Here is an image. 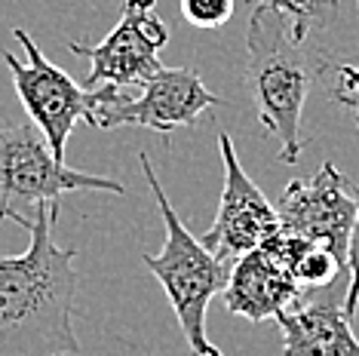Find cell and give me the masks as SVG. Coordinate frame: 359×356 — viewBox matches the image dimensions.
Returning <instances> with one entry per match:
<instances>
[{
    "mask_svg": "<svg viewBox=\"0 0 359 356\" xmlns=\"http://www.w3.org/2000/svg\"><path fill=\"white\" fill-rule=\"evenodd\" d=\"M62 206L46 203L34 212L31 242L22 255L0 258V356H74L77 249L53 240Z\"/></svg>",
    "mask_w": 359,
    "mask_h": 356,
    "instance_id": "1",
    "label": "cell"
},
{
    "mask_svg": "<svg viewBox=\"0 0 359 356\" xmlns=\"http://www.w3.org/2000/svg\"><path fill=\"white\" fill-rule=\"evenodd\" d=\"M246 83L255 99V114L264 135L280 139V160L298 163L304 151L301 117L323 68V53L292 37L289 19L276 10L255 6L246 25Z\"/></svg>",
    "mask_w": 359,
    "mask_h": 356,
    "instance_id": "2",
    "label": "cell"
},
{
    "mask_svg": "<svg viewBox=\"0 0 359 356\" xmlns=\"http://www.w3.org/2000/svg\"><path fill=\"white\" fill-rule=\"evenodd\" d=\"M138 166H142L144 178H148V188L154 193V200H157L163 228H166L163 249L157 255L144 252L142 261L154 273V280L163 286V292H166L191 353L194 356H224L206 338V313H209L212 298L218 292H224L227 280H231V261L209 252L203 246V240H197L187 231V224L178 218L172 203H169L148 153H138Z\"/></svg>",
    "mask_w": 359,
    "mask_h": 356,
    "instance_id": "3",
    "label": "cell"
},
{
    "mask_svg": "<svg viewBox=\"0 0 359 356\" xmlns=\"http://www.w3.org/2000/svg\"><path fill=\"white\" fill-rule=\"evenodd\" d=\"M71 191L126 193L117 178L89 175L55 160L31 120L0 126V221H15L28 231L40 206L59 203Z\"/></svg>",
    "mask_w": 359,
    "mask_h": 356,
    "instance_id": "4",
    "label": "cell"
},
{
    "mask_svg": "<svg viewBox=\"0 0 359 356\" xmlns=\"http://www.w3.org/2000/svg\"><path fill=\"white\" fill-rule=\"evenodd\" d=\"M227 104L203 83L194 68H160L138 95H129L120 86L89 89V117L86 123L95 129H151V132H175V129L197 126L206 111Z\"/></svg>",
    "mask_w": 359,
    "mask_h": 356,
    "instance_id": "5",
    "label": "cell"
},
{
    "mask_svg": "<svg viewBox=\"0 0 359 356\" xmlns=\"http://www.w3.org/2000/svg\"><path fill=\"white\" fill-rule=\"evenodd\" d=\"M13 37L19 40L28 59L22 62L19 55L4 50L0 53L4 64L10 68L13 86L19 93L22 104H25L31 123L43 132L55 160L65 163V148H68V139L74 132L77 120L89 117V89L77 86L68 71H62L59 64L46 59L43 50L34 43V37L25 28H13Z\"/></svg>",
    "mask_w": 359,
    "mask_h": 356,
    "instance_id": "6",
    "label": "cell"
},
{
    "mask_svg": "<svg viewBox=\"0 0 359 356\" xmlns=\"http://www.w3.org/2000/svg\"><path fill=\"white\" fill-rule=\"evenodd\" d=\"M169 43V25L160 19L157 0H126L123 15L111 28V34L95 46L74 43L68 50L74 55L89 59V77L86 89L95 86H138L142 89L148 80L163 68L160 50Z\"/></svg>",
    "mask_w": 359,
    "mask_h": 356,
    "instance_id": "7",
    "label": "cell"
},
{
    "mask_svg": "<svg viewBox=\"0 0 359 356\" xmlns=\"http://www.w3.org/2000/svg\"><path fill=\"white\" fill-rule=\"evenodd\" d=\"M356 191L359 184L353 178H347L325 160L313 178H295L280 191L276 215L283 231L323 242L347 271V242L356 221Z\"/></svg>",
    "mask_w": 359,
    "mask_h": 356,
    "instance_id": "8",
    "label": "cell"
},
{
    "mask_svg": "<svg viewBox=\"0 0 359 356\" xmlns=\"http://www.w3.org/2000/svg\"><path fill=\"white\" fill-rule=\"evenodd\" d=\"M218 148H222L224 160V191L215 221L203 237V246L233 264L236 258H243L252 249L264 246L271 237H276L283 224L276 215V206L246 175L227 132H218Z\"/></svg>",
    "mask_w": 359,
    "mask_h": 356,
    "instance_id": "9",
    "label": "cell"
},
{
    "mask_svg": "<svg viewBox=\"0 0 359 356\" xmlns=\"http://www.w3.org/2000/svg\"><path fill=\"white\" fill-rule=\"evenodd\" d=\"M224 307L233 317L249 322L276 320L289 307H295L304 295V289L295 282L280 258L267 246H258L236 258L231 264V280L224 286Z\"/></svg>",
    "mask_w": 359,
    "mask_h": 356,
    "instance_id": "10",
    "label": "cell"
},
{
    "mask_svg": "<svg viewBox=\"0 0 359 356\" xmlns=\"http://www.w3.org/2000/svg\"><path fill=\"white\" fill-rule=\"evenodd\" d=\"M338 282L316 289L310 301H298L276 317L285 356H359V338L353 335Z\"/></svg>",
    "mask_w": 359,
    "mask_h": 356,
    "instance_id": "11",
    "label": "cell"
},
{
    "mask_svg": "<svg viewBox=\"0 0 359 356\" xmlns=\"http://www.w3.org/2000/svg\"><path fill=\"white\" fill-rule=\"evenodd\" d=\"M264 246L289 267V273L295 277L298 286L310 289V292L334 286L341 277H347V271L341 267V261L323 246V242L307 240V237H301V233L280 228V233L267 240Z\"/></svg>",
    "mask_w": 359,
    "mask_h": 356,
    "instance_id": "12",
    "label": "cell"
},
{
    "mask_svg": "<svg viewBox=\"0 0 359 356\" xmlns=\"http://www.w3.org/2000/svg\"><path fill=\"white\" fill-rule=\"evenodd\" d=\"M255 6H267L289 19L298 43H310V37L338 15V0H255Z\"/></svg>",
    "mask_w": 359,
    "mask_h": 356,
    "instance_id": "13",
    "label": "cell"
},
{
    "mask_svg": "<svg viewBox=\"0 0 359 356\" xmlns=\"http://www.w3.org/2000/svg\"><path fill=\"white\" fill-rule=\"evenodd\" d=\"M178 6H182L187 25L200 31H215L231 22L236 0H178Z\"/></svg>",
    "mask_w": 359,
    "mask_h": 356,
    "instance_id": "14",
    "label": "cell"
},
{
    "mask_svg": "<svg viewBox=\"0 0 359 356\" xmlns=\"http://www.w3.org/2000/svg\"><path fill=\"white\" fill-rule=\"evenodd\" d=\"M359 307V191H356V221L350 231V242H347V292H344V310L353 320Z\"/></svg>",
    "mask_w": 359,
    "mask_h": 356,
    "instance_id": "15",
    "label": "cell"
},
{
    "mask_svg": "<svg viewBox=\"0 0 359 356\" xmlns=\"http://www.w3.org/2000/svg\"><path fill=\"white\" fill-rule=\"evenodd\" d=\"M332 99L353 114L359 129V68L356 64H338V83L332 89Z\"/></svg>",
    "mask_w": 359,
    "mask_h": 356,
    "instance_id": "16",
    "label": "cell"
},
{
    "mask_svg": "<svg viewBox=\"0 0 359 356\" xmlns=\"http://www.w3.org/2000/svg\"><path fill=\"white\" fill-rule=\"evenodd\" d=\"M356 4H359V0H356ZM356 68H359V64H356Z\"/></svg>",
    "mask_w": 359,
    "mask_h": 356,
    "instance_id": "17",
    "label": "cell"
}]
</instances>
